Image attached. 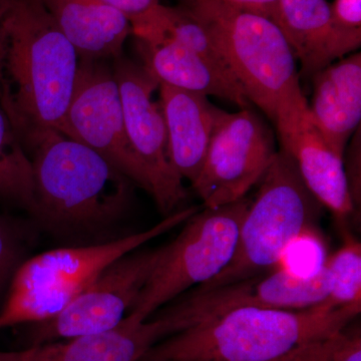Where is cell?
Here are the masks:
<instances>
[{
	"mask_svg": "<svg viewBox=\"0 0 361 361\" xmlns=\"http://www.w3.org/2000/svg\"><path fill=\"white\" fill-rule=\"evenodd\" d=\"M13 127L32 161V217L42 227L59 235L84 234L122 215L130 179L111 161L51 128Z\"/></svg>",
	"mask_w": 361,
	"mask_h": 361,
	"instance_id": "6da1fadb",
	"label": "cell"
},
{
	"mask_svg": "<svg viewBox=\"0 0 361 361\" xmlns=\"http://www.w3.org/2000/svg\"><path fill=\"white\" fill-rule=\"evenodd\" d=\"M6 89L0 106L13 125L66 135L80 56L42 0H7Z\"/></svg>",
	"mask_w": 361,
	"mask_h": 361,
	"instance_id": "7a4b0ae2",
	"label": "cell"
},
{
	"mask_svg": "<svg viewBox=\"0 0 361 361\" xmlns=\"http://www.w3.org/2000/svg\"><path fill=\"white\" fill-rule=\"evenodd\" d=\"M360 310L353 306L330 311L238 308L168 337L141 360L269 361L331 338Z\"/></svg>",
	"mask_w": 361,
	"mask_h": 361,
	"instance_id": "3957f363",
	"label": "cell"
},
{
	"mask_svg": "<svg viewBox=\"0 0 361 361\" xmlns=\"http://www.w3.org/2000/svg\"><path fill=\"white\" fill-rule=\"evenodd\" d=\"M178 210L146 231L92 246L66 247L28 257L14 275L0 310V330L58 315L111 262L141 248L198 212Z\"/></svg>",
	"mask_w": 361,
	"mask_h": 361,
	"instance_id": "277c9868",
	"label": "cell"
},
{
	"mask_svg": "<svg viewBox=\"0 0 361 361\" xmlns=\"http://www.w3.org/2000/svg\"><path fill=\"white\" fill-rule=\"evenodd\" d=\"M188 8L206 26L247 99L274 122L280 104L302 92L296 59L270 18L208 1Z\"/></svg>",
	"mask_w": 361,
	"mask_h": 361,
	"instance_id": "5b68a950",
	"label": "cell"
},
{
	"mask_svg": "<svg viewBox=\"0 0 361 361\" xmlns=\"http://www.w3.org/2000/svg\"><path fill=\"white\" fill-rule=\"evenodd\" d=\"M240 226L234 255L217 276L195 292L219 288L276 268L299 234L314 227L322 205L304 184L291 157L280 149Z\"/></svg>",
	"mask_w": 361,
	"mask_h": 361,
	"instance_id": "8992f818",
	"label": "cell"
},
{
	"mask_svg": "<svg viewBox=\"0 0 361 361\" xmlns=\"http://www.w3.org/2000/svg\"><path fill=\"white\" fill-rule=\"evenodd\" d=\"M250 204L244 198L204 208L190 217L177 238L165 246L129 315L145 322L183 292L217 276L234 255L240 226Z\"/></svg>",
	"mask_w": 361,
	"mask_h": 361,
	"instance_id": "52a82bcc",
	"label": "cell"
},
{
	"mask_svg": "<svg viewBox=\"0 0 361 361\" xmlns=\"http://www.w3.org/2000/svg\"><path fill=\"white\" fill-rule=\"evenodd\" d=\"M272 130L250 109L218 110L205 161L192 184L205 208L245 198L276 155Z\"/></svg>",
	"mask_w": 361,
	"mask_h": 361,
	"instance_id": "ba28073f",
	"label": "cell"
},
{
	"mask_svg": "<svg viewBox=\"0 0 361 361\" xmlns=\"http://www.w3.org/2000/svg\"><path fill=\"white\" fill-rule=\"evenodd\" d=\"M164 250L165 246L137 249L116 259L58 315L32 324L27 346L115 329L132 310Z\"/></svg>",
	"mask_w": 361,
	"mask_h": 361,
	"instance_id": "9c48e42d",
	"label": "cell"
},
{
	"mask_svg": "<svg viewBox=\"0 0 361 361\" xmlns=\"http://www.w3.org/2000/svg\"><path fill=\"white\" fill-rule=\"evenodd\" d=\"M113 73L128 137L148 176L149 194L161 213L171 215L186 199L187 192L171 161L161 104L153 99L159 82L144 66L123 56L114 59Z\"/></svg>",
	"mask_w": 361,
	"mask_h": 361,
	"instance_id": "30bf717a",
	"label": "cell"
},
{
	"mask_svg": "<svg viewBox=\"0 0 361 361\" xmlns=\"http://www.w3.org/2000/svg\"><path fill=\"white\" fill-rule=\"evenodd\" d=\"M66 137L90 147L149 194L148 176L126 130L120 92L104 61L80 59Z\"/></svg>",
	"mask_w": 361,
	"mask_h": 361,
	"instance_id": "8fae6325",
	"label": "cell"
},
{
	"mask_svg": "<svg viewBox=\"0 0 361 361\" xmlns=\"http://www.w3.org/2000/svg\"><path fill=\"white\" fill-rule=\"evenodd\" d=\"M308 106L301 92L278 108L274 123L281 149L291 157L304 184L316 200L329 209L342 225L353 216L355 217L344 158L323 137L313 123Z\"/></svg>",
	"mask_w": 361,
	"mask_h": 361,
	"instance_id": "7c38bea8",
	"label": "cell"
},
{
	"mask_svg": "<svg viewBox=\"0 0 361 361\" xmlns=\"http://www.w3.org/2000/svg\"><path fill=\"white\" fill-rule=\"evenodd\" d=\"M326 264L310 277H298L281 268L204 292H192L177 303L190 329L242 307L304 310L322 303L330 290Z\"/></svg>",
	"mask_w": 361,
	"mask_h": 361,
	"instance_id": "4fadbf2b",
	"label": "cell"
},
{
	"mask_svg": "<svg viewBox=\"0 0 361 361\" xmlns=\"http://www.w3.org/2000/svg\"><path fill=\"white\" fill-rule=\"evenodd\" d=\"M180 332L168 308L151 322L127 315L115 329L101 334L0 351V361H140L159 342Z\"/></svg>",
	"mask_w": 361,
	"mask_h": 361,
	"instance_id": "5bb4252c",
	"label": "cell"
},
{
	"mask_svg": "<svg viewBox=\"0 0 361 361\" xmlns=\"http://www.w3.org/2000/svg\"><path fill=\"white\" fill-rule=\"evenodd\" d=\"M274 23L300 63V78H312L360 47L361 28L339 25L326 0H279Z\"/></svg>",
	"mask_w": 361,
	"mask_h": 361,
	"instance_id": "9a60e30c",
	"label": "cell"
},
{
	"mask_svg": "<svg viewBox=\"0 0 361 361\" xmlns=\"http://www.w3.org/2000/svg\"><path fill=\"white\" fill-rule=\"evenodd\" d=\"M144 66L159 85L203 96L217 97L250 108L245 92L232 75L174 40H137Z\"/></svg>",
	"mask_w": 361,
	"mask_h": 361,
	"instance_id": "2e32d148",
	"label": "cell"
},
{
	"mask_svg": "<svg viewBox=\"0 0 361 361\" xmlns=\"http://www.w3.org/2000/svg\"><path fill=\"white\" fill-rule=\"evenodd\" d=\"M311 80V118L329 146L344 158L349 140L360 127V52L331 63Z\"/></svg>",
	"mask_w": 361,
	"mask_h": 361,
	"instance_id": "e0dca14e",
	"label": "cell"
},
{
	"mask_svg": "<svg viewBox=\"0 0 361 361\" xmlns=\"http://www.w3.org/2000/svg\"><path fill=\"white\" fill-rule=\"evenodd\" d=\"M159 90L171 161L182 179L193 184L205 161L219 108L203 94L161 84Z\"/></svg>",
	"mask_w": 361,
	"mask_h": 361,
	"instance_id": "ac0fdd59",
	"label": "cell"
},
{
	"mask_svg": "<svg viewBox=\"0 0 361 361\" xmlns=\"http://www.w3.org/2000/svg\"><path fill=\"white\" fill-rule=\"evenodd\" d=\"M80 59L104 61L123 56L130 23L103 0H42Z\"/></svg>",
	"mask_w": 361,
	"mask_h": 361,
	"instance_id": "d6986e66",
	"label": "cell"
},
{
	"mask_svg": "<svg viewBox=\"0 0 361 361\" xmlns=\"http://www.w3.org/2000/svg\"><path fill=\"white\" fill-rule=\"evenodd\" d=\"M130 26L132 35L137 40H174L232 75L206 26L187 6L171 7L160 4L132 21Z\"/></svg>",
	"mask_w": 361,
	"mask_h": 361,
	"instance_id": "ffe728a7",
	"label": "cell"
},
{
	"mask_svg": "<svg viewBox=\"0 0 361 361\" xmlns=\"http://www.w3.org/2000/svg\"><path fill=\"white\" fill-rule=\"evenodd\" d=\"M0 201L11 204L32 216V161L18 133L0 106Z\"/></svg>",
	"mask_w": 361,
	"mask_h": 361,
	"instance_id": "44dd1931",
	"label": "cell"
},
{
	"mask_svg": "<svg viewBox=\"0 0 361 361\" xmlns=\"http://www.w3.org/2000/svg\"><path fill=\"white\" fill-rule=\"evenodd\" d=\"M326 266L331 279L329 293L314 307L325 311L346 306L361 308L360 242L345 233L341 248L329 256Z\"/></svg>",
	"mask_w": 361,
	"mask_h": 361,
	"instance_id": "7402d4cb",
	"label": "cell"
},
{
	"mask_svg": "<svg viewBox=\"0 0 361 361\" xmlns=\"http://www.w3.org/2000/svg\"><path fill=\"white\" fill-rule=\"evenodd\" d=\"M32 237L25 226L0 215V310L16 271L27 259Z\"/></svg>",
	"mask_w": 361,
	"mask_h": 361,
	"instance_id": "603a6c76",
	"label": "cell"
},
{
	"mask_svg": "<svg viewBox=\"0 0 361 361\" xmlns=\"http://www.w3.org/2000/svg\"><path fill=\"white\" fill-rule=\"evenodd\" d=\"M327 258L324 239L312 227L292 240L285 248L276 268L298 277H310L324 267Z\"/></svg>",
	"mask_w": 361,
	"mask_h": 361,
	"instance_id": "cb8c5ba5",
	"label": "cell"
},
{
	"mask_svg": "<svg viewBox=\"0 0 361 361\" xmlns=\"http://www.w3.org/2000/svg\"><path fill=\"white\" fill-rule=\"evenodd\" d=\"M349 194L355 208V218H360L361 208V178H360V137H355L349 149L348 167L344 165Z\"/></svg>",
	"mask_w": 361,
	"mask_h": 361,
	"instance_id": "d4e9b609",
	"label": "cell"
},
{
	"mask_svg": "<svg viewBox=\"0 0 361 361\" xmlns=\"http://www.w3.org/2000/svg\"><path fill=\"white\" fill-rule=\"evenodd\" d=\"M336 336L337 334L326 341L305 344L281 357L269 361H331Z\"/></svg>",
	"mask_w": 361,
	"mask_h": 361,
	"instance_id": "484cf974",
	"label": "cell"
},
{
	"mask_svg": "<svg viewBox=\"0 0 361 361\" xmlns=\"http://www.w3.org/2000/svg\"><path fill=\"white\" fill-rule=\"evenodd\" d=\"M345 329L337 334L331 361H361L360 330L349 332Z\"/></svg>",
	"mask_w": 361,
	"mask_h": 361,
	"instance_id": "4316f807",
	"label": "cell"
},
{
	"mask_svg": "<svg viewBox=\"0 0 361 361\" xmlns=\"http://www.w3.org/2000/svg\"><path fill=\"white\" fill-rule=\"evenodd\" d=\"M190 1L213 2V4L231 7L239 11L260 14L274 21L279 0H190Z\"/></svg>",
	"mask_w": 361,
	"mask_h": 361,
	"instance_id": "83f0119b",
	"label": "cell"
},
{
	"mask_svg": "<svg viewBox=\"0 0 361 361\" xmlns=\"http://www.w3.org/2000/svg\"><path fill=\"white\" fill-rule=\"evenodd\" d=\"M330 7L339 25L346 28H361V0H336Z\"/></svg>",
	"mask_w": 361,
	"mask_h": 361,
	"instance_id": "f1b7e54d",
	"label": "cell"
},
{
	"mask_svg": "<svg viewBox=\"0 0 361 361\" xmlns=\"http://www.w3.org/2000/svg\"><path fill=\"white\" fill-rule=\"evenodd\" d=\"M123 13L130 23L142 18L160 4V0H103Z\"/></svg>",
	"mask_w": 361,
	"mask_h": 361,
	"instance_id": "f546056e",
	"label": "cell"
},
{
	"mask_svg": "<svg viewBox=\"0 0 361 361\" xmlns=\"http://www.w3.org/2000/svg\"><path fill=\"white\" fill-rule=\"evenodd\" d=\"M8 4L7 0H0V99H2L6 89V80H4V61H6L7 32H6V13Z\"/></svg>",
	"mask_w": 361,
	"mask_h": 361,
	"instance_id": "4dcf8cb0",
	"label": "cell"
},
{
	"mask_svg": "<svg viewBox=\"0 0 361 361\" xmlns=\"http://www.w3.org/2000/svg\"><path fill=\"white\" fill-rule=\"evenodd\" d=\"M140 361H177V360H140Z\"/></svg>",
	"mask_w": 361,
	"mask_h": 361,
	"instance_id": "1f68e13d",
	"label": "cell"
}]
</instances>
